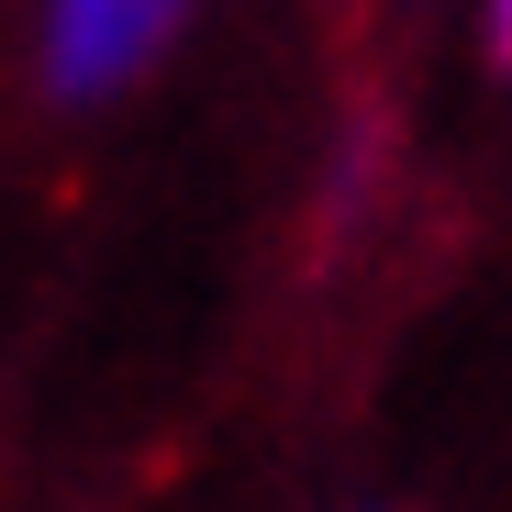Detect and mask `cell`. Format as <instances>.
Here are the masks:
<instances>
[{
    "instance_id": "obj_1",
    "label": "cell",
    "mask_w": 512,
    "mask_h": 512,
    "mask_svg": "<svg viewBox=\"0 0 512 512\" xmlns=\"http://www.w3.org/2000/svg\"><path fill=\"white\" fill-rule=\"evenodd\" d=\"M190 0H45V90L56 101H112L123 78L167 56Z\"/></svg>"
},
{
    "instance_id": "obj_2",
    "label": "cell",
    "mask_w": 512,
    "mask_h": 512,
    "mask_svg": "<svg viewBox=\"0 0 512 512\" xmlns=\"http://www.w3.org/2000/svg\"><path fill=\"white\" fill-rule=\"evenodd\" d=\"M490 56L512 67V0H490Z\"/></svg>"
}]
</instances>
